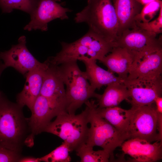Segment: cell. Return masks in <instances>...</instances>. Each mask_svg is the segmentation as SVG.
<instances>
[{"label": "cell", "instance_id": "cell-1", "mask_svg": "<svg viewBox=\"0 0 162 162\" xmlns=\"http://www.w3.org/2000/svg\"><path fill=\"white\" fill-rule=\"evenodd\" d=\"M23 107L0 94V146L21 153L30 132Z\"/></svg>", "mask_w": 162, "mask_h": 162}, {"label": "cell", "instance_id": "cell-2", "mask_svg": "<svg viewBox=\"0 0 162 162\" xmlns=\"http://www.w3.org/2000/svg\"><path fill=\"white\" fill-rule=\"evenodd\" d=\"M84 8L76 14V23H86L89 29L113 43L118 38V22L112 0H87Z\"/></svg>", "mask_w": 162, "mask_h": 162}, {"label": "cell", "instance_id": "cell-3", "mask_svg": "<svg viewBox=\"0 0 162 162\" xmlns=\"http://www.w3.org/2000/svg\"><path fill=\"white\" fill-rule=\"evenodd\" d=\"M56 66L66 86V110L69 114H75L76 110L89 98H98L100 94L95 92L88 81L85 72L80 70L76 61Z\"/></svg>", "mask_w": 162, "mask_h": 162}, {"label": "cell", "instance_id": "cell-4", "mask_svg": "<svg viewBox=\"0 0 162 162\" xmlns=\"http://www.w3.org/2000/svg\"><path fill=\"white\" fill-rule=\"evenodd\" d=\"M85 104V110L79 114L70 115L67 112L60 113L44 131L63 140L67 144L70 152L75 151L86 143L88 138L89 109L88 106Z\"/></svg>", "mask_w": 162, "mask_h": 162}, {"label": "cell", "instance_id": "cell-5", "mask_svg": "<svg viewBox=\"0 0 162 162\" xmlns=\"http://www.w3.org/2000/svg\"><path fill=\"white\" fill-rule=\"evenodd\" d=\"M85 104L89 107L88 122L90 124L86 143L93 147H101L112 159L114 151L125 140L114 127L98 114V106L94 101L88 100Z\"/></svg>", "mask_w": 162, "mask_h": 162}, {"label": "cell", "instance_id": "cell-6", "mask_svg": "<svg viewBox=\"0 0 162 162\" xmlns=\"http://www.w3.org/2000/svg\"><path fill=\"white\" fill-rule=\"evenodd\" d=\"M157 35L136 25L118 37L114 42L115 47L127 49L134 57V65L146 54L162 49V35L159 38Z\"/></svg>", "mask_w": 162, "mask_h": 162}, {"label": "cell", "instance_id": "cell-7", "mask_svg": "<svg viewBox=\"0 0 162 162\" xmlns=\"http://www.w3.org/2000/svg\"><path fill=\"white\" fill-rule=\"evenodd\" d=\"M154 103L131 107L132 113L129 130V139L137 138L150 142L160 140L157 113Z\"/></svg>", "mask_w": 162, "mask_h": 162}, {"label": "cell", "instance_id": "cell-8", "mask_svg": "<svg viewBox=\"0 0 162 162\" xmlns=\"http://www.w3.org/2000/svg\"><path fill=\"white\" fill-rule=\"evenodd\" d=\"M130 93L128 100L132 107H138L154 103L155 98L161 96V75L139 77L124 81Z\"/></svg>", "mask_w": 162, "mask_h": 162}, {"label": "cell", "instance_id": "cell-9", "mask_svg": "<svg viewBox=\"0 0 162 162\" xmlns=\"http://www.w3.org/2000/svg\"><path fill=\"white\" fill-rule=\"evenodd\" d=\"M31 112V116L28 118L30 133L25 144L29 147L34 145L35 136L44 132L53 118L61 113L66 112L55 106L40 94L35 100Z\"/></svg>", "mask_w": 162, "mask_h": 162}, {"label": "cell", "instance_id": "cell-10", "mask_svg": "<svg viewBox=\"0 0 162 162\" xmlns=\"http://www.w3.org/2000/svg\"><path fill=\"white\" fill-rule=\"evenodd\" d=\"M71 11L54 0H39L37 7L30 15V22L23 29L28 31L37 29L47 31L50 22L56 19H67V13Z\"/></svg>", "mask_w": 162, "mask_h": 162}, {"label": "cell", "instance_id": "cell-11", "mask_svg": "<svg viewBox=\"0 0 162 162\" xmlns=\"http://www.w3.org/2000/svg\"><path fill=\"white\" fill-rule=\"evenodd\" d=\"M18 42L8 50L0 52V59L6 68L12 67L26 76L29 71L40 66L43 63L38 61L27 48L25 36L20 37Z\"/></svg>", "mask_w": 162, "mask_h": 162}, {"label": "cell", "instance_id": "cell-12", "mask_svg": "<svg viewBox=\"0 0 162 162\" xmlns=\"http://www.w3.org/2000/svg\"><path fill=\"white\" fill-rule=\"evenodd\" d=\"M162 142L157 140L153 143L139 138L125 141L121 146L124 154L139 162H154L162 158Z\"/></svg>", "mask_w": 162, "mask_h": 162}, {"label": "cell", "instance_id": "cell-13", "mask_svg": "<svg viewBox=\"0 0 162 162\" xmlns=\"http://www.w3.org/2000/svg\"><path fill=\"white\" fill-rule=\"evenodd\" d=\"M48 62L49 66L44 75L40 94L55 106L67 112L64 85L57 71L56 66Z\"/></svg>", "mask_w": 162, "mask_h": 162}, {"label": "cell", "instance_id": "cell-14", "mask_svg": "<svg viewBox=\"0 0 162 162\" xmlns=\"http://www.w3.org/2000/svg\"><path fill=\"white\" fill-rule=\"evenodd\" d=\"M48 66L46 60L41 66L26 74L24 87L16 96L17 104L22 107L27 106L31 111L35 100L40 95L44 75Z\"/></svg>", "mask_w": 162, "mask_h": 162}, {"label": "cell", "instance_id": "cell-15", "mask_svg": "<svg viewBox=\"0 0 162 162\" xmlns=\"http://www.w3.org/2000/svg\"><path fill=\"white\" fill-rule=\"evenodd\" d=\"M100 62L107 67L109 71L116 74L124 81L128 78L134 61L133 55L127 49L116 46Z\"/></svg>", "mask_w": 162, "mask_h": 162}, {"label": "cell", "instance_id": "cell-16", "mask_svg": "<svg viewBox=\"0 0 162 162\" xmlns=\"http://www.w3.org/2000/svg\"><path fill=\"white\" fill-rule=\"evenodd\" d=\"M118 17V37L124 31L135 26V18L143 6L137 0H112Z\"/></svg>", "mask_w": 162, "mask_h": 162}, {"label": "cell", "instance_id": "cell-17", "mask_svg": "<svg viewBox=\"0 0 162 162\" xmlns=\"http://www.w3.org/2000/svg\"><path fill=\"white\" fill-rule=\"evenodd\" d=\"M96 111L102 118L111 124L118 131L125 140L129 139L128 133L132 110L118 106L100 108Z\"/></svg>", "mask_w": 162, "mask_h": 162}, {"label": "cell", "instance_id": "cell-18", "mask_svg": "<svg viewBox=\"0 0 162 162\" xmlns=\"http://www.w3.org/2000/svg\"><path fill=\"white\" fill-rule=\"evenodd\" d=\"M162 73V49H161L145 56L132 68L127 79L160 75Z\"/></svg>", "mask_w": 162, "mask_h": 162}, {"label": "cell", "instance_id": "cell-19", "mask_svg": "<svg viewBox=\"0 0 162 162\" xmlns=\"http://www.w3.org/2000/svg\"><path fill=\"white\" fill-rule=\"evenodd\" d=\"M86 67L85 71L88 80L91 87L95 91L104 86L108 85L115 82H123L124 80L114 74L98 66L96 60L86 57L80 58Z\"/></svg>", "mask_w": 162, "mask_h": 162}, {"label": "cell", "instance_id": "cell-20", "mask_svg": "<svg viewBox=\"0 0 162 162\" xmlns=\"http://www.w3.org/2000/svg\"><path fill=\"white\" fill-rule=\"evenodd\" d=\"M130 93L123 82H115L107 85L102 94L97 99V104L100 108L111 107L118 106L123 101H128Z\"/></svg>", "mask_w": 162, "mask_h": 162}, {"label": "cell", "instance_id": "cell-21", "mask_svg": "<svg viewBox=\"0 0 162 162\" xmlns=\"http://www.w3.org/2000/svg\"><path fill=\"white\" fill-rule=\"evenodd\" d=\"M76 41L88 47L94 54L95 59L99 61L115 47L114 43L108 41L89 29L84 35Z\"/></svg>", "mask_w": 162, "mask_h": 162}, {"label": "cell", "instance_id": "cell-22", "mask_svg": "<svg viewBox=\"0 0 162 162\" xmlns=\"http://www.w3.org/2000/svg\"><path fill=\"white\" fill-rule=\"evenodd\" d=\"M75 151L81 162H107L110 158V154L104 150L94 151L93 147L86 143Z\"/></svg>", "mask_w": 162, "mask_h": 162}, {"label": "cell", "instance_id": "cell-23", "mask_svg": "<svg viewBox=\"0 0 162 162\" xmlns=\"http://www.w3.org/2000/svg\"><path fill=\"white\" fill-rule=\"evenodd\" d=\"M39 0H0L2 13H10L14 9L24 11L30 15L37 7Z\"/></svg>", "mask_w": 162, "mask_h": 162}, {"label": "cell", "instance_id": "cell-24", "mask_svg": "<svg viewBox=\"0 0 162 162\" xmlns=\"http://www.w3.org/2000/svg\"><path fill=\"white\" fill-rule=\"evenodd\" d=\"M70 152L67 144L64 141L61 145L40 159V162H69L71 160L69 154Z\"/></svg>", "mask_w": 162, "mask_h": 162}, {"label": "cell", "instance_id": "cell-25", "mask_svg": "<svg viewBox=\"0 0 162 162\" xmlns=\"http://www.w3.org/2000/svg\"><path fill=\"white\" fill-rule=\"evenodd\" d=\"M162 6V0H155L143 6L140 12L136 16L135 22H147L152 20Z\"/></svg>", "mask_w": 162, "mask_h": 162}, {"label": "cell", "instance_id": "cell-26", "mask_svg": "<svg viewBox=\"0 0 162 162\" xmlns=\"http://www.w3.org/2000/svg\"><path fill=\"white\" fill-rule=\"evenodd\" d=\"M136 24L140 28L158 35L162 33V6L160 9L157 18L147 22H136Z\"/></svg>", "mask_w": 162, "mask_h": 162}, {"label": "cell", "instance_id": "cell-27", "mask_svg": "<svg viewBox=\"0 0 162 162\" xmlns=\"http://www.w3.org/2000/svg\"><path fill=\"white\" fill-rule=\"evenodd\" d=\"M22 157L21 153L0 146V162H19Z\"/></svg>", "mask_w": 162, "mask_h": 162}, {"label": "cell", "instance_id": "cell-28", "mask_svg": "<svg viewBox=\"0 0 162 162\" xmlns=\"http://www.w3.org/2000/svg\"><path fill=\"white\" fill-rule=\"evenodd\" d=\"M40 158H35L32 157H22L19 162H40Z\"/></svg>", "mask_w": 162, "mask_h": 162}, {"label": "cell", "instance_id": "cell-29", "mask_svg": "<svg viewBox=\"0 0 162 162\" xmlns=\"http://www.w3.org/2000/svg\"><path fill=\"white\" fill-rule=\"evenodd\" d=\"M143 6L155 0H137Z\"/></svg>", "mask_w": 162, "mask_h": 162}, {"label": "cell", "instance_id": "cell-30", "mask_svg": "<svg viewBox=\"0 0 162 162\" xmlns=\"http://www.w3.org/2000/svg\"><path fill=\"white\" fill-rule=\"evenodd\" d=\"M6 68L4 64L1 61H0V76L3 71ZM1 92L0 91V94Z\"/></svg>", "mask_w": 162, "mask_h": 162}, {"label": "cell", "instance_id": "cell-31", "mask_svg": "<svg viewBox=\"0 0 162 162\" xmlns=\"http://www.w3.org/2000/svg\"><path fill=\"white\" fill-rule=\"evenodd\" d=\"M54 0L55 1H56V2H60L61 1V0Z\"/></svg>", "mask_w": 162, "mask_h": 162}]
</instances>
